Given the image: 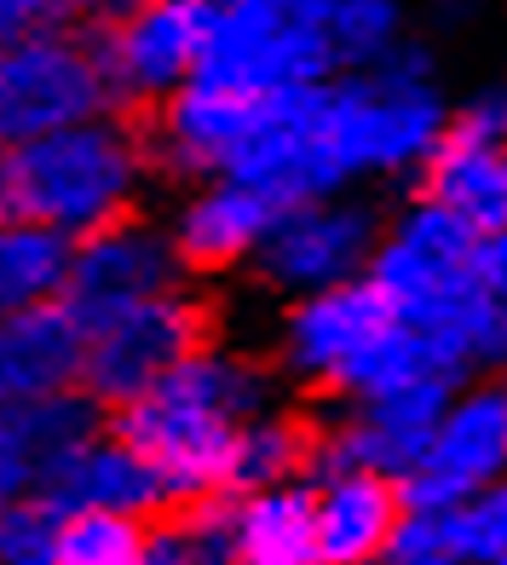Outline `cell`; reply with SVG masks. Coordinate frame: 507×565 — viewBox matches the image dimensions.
<instances>
[{
    "label": "cell",
    "mask_w": 507,
    "mask_h": 565,
    "mask_svg": "<svg viewBox=\"0 0 507 565\" xmlns=\"http://www.w3.org/2000/svg\"><path fill=\"white\" fill-rule=\"evenodd\" d=\"M82 347L87 318L64 295L7 318L0 323V409L82 393Z\"/></svg>",
    "instance_id": "cell-15"
},
{
    "label": "cell",
    "mask_w": 507,
    "mask_h": 565,
    "mask_svg": "<svg viewBox=\"0 0 507 565\" xmlns=\"http://www.w3.org/2000/svg\"><path fill=\"white\" fill-rule=\"evenodd\" d=\"M110 110L116 98L87 30H53L0 46V157Z\"/></svg>",
    "instance_id": "cell-7"
},
{
    "label": "cell",
    "mask_w": 507,
    "mask_h": 565,
    "mask_svg": "<svg viewBox=\"0 0 507 565\" xmlns=\"http://www.w3.org/2000/svg\"><path fill=\"white\" fill-rule=\"evenodd\" d=\"M0 220H12V214H7V179H0Z\"/></svg>",
    "instance_id": "cell-31"
},
{
    "label": "cell",
    "mask_w": 507,
    "mask_h": 565,
    "mask_svg": "<svg viewBox=\"0 0 507 565\" xmlns=\"http://www.w3.org/2000/svg\"><path fill=\"white\" fill-rule=\"evenodd\" d=\"M450 393L455 387L421 381V387H392V393L352 398V404H312L317 409L312 479H323V473H387V479L416 473Z\"/></svg>",
    "instance_id": "cell-9"
},
{
    "label": "cell",
    "mask_w": 507,
    "mask_h": 565,
    "mask_svg": "<svg viewBox=\"0 0 507 565\" xmlns=\"http://www.w3.org/2000/svg\"><path fill=\"white\" fill-rule=\"evenodd\" d=\"M501 565H507V559H501Z\"/></svg>",
    "instance_id": "cell-33"
},
{
    "label": "cell",
    "mask_w": 507,
    "mask_h": 565,
    "mask_svg": "<svg viewBox=\"0 0 507 565\" xmlns=\"http://www.w3.org/2000/svg\"><path fill=\"white\" fill-rule=\"evenodd\" d=\"M214 18L219 0H133L105 30H87L116 110L150 116L157 105H168L208 53Z\"/></svg>",
    "instance_id": "cell-8"
},
{
    "label": "cell",
    "mask_w": 507,
    "mask_h": 565,
    "mask_svg": "<svg viewBox=\"0 0 507 565\" xmlns=\"http://www.w3.org/2000/svg\"><path fill=\"white\" fill-rule=\"evenodd\" d=\"M335 46L317 23L271 18L254 7H219L208 30V53H202L191 82H214L231 93H294V87H323L335 82Z\"/></svg>",
    "instance_id": "cell-11"
},
{
    "label": "cell",
    "mask_w": 507,
    "mask_h": 565,
    "mask_svg": "<svg viewBox=\"0 0 507 565\" xmlns=\"http://www.w3.org/2000/svg\"><path fill=\"white\" fill-rule=\"evenodd\" d=\"M69 243L30 220H0V323L64 295Z\"/></svg>",
    "instance_id": "cell-20"
},
{
    "label": "cell",
    "mask_w": 507,
    "mask_h": 565,
    "mask_svg": "<svg viewBox=\"0 0 507 565\" xmlns=\"http://www.w3.org/2000/svg\"><path fill=\"white\" fill-rule=\"evenodd\" d=\"M398 318L387 312L364 277L341 282V289H317L283 300L271 318V341L260 347L271 358V370L283 375V387L300 404H341L358 358L387 335Z\"/></svg>",
    "instance_id": "cell-5"
},
{
    "label": "cell",
    "mask_w": 507,
    "mask_h": 565,
    "mask_svg": "<svg viewBox=\"0 0 507 565\" xmlns=\"http://www.w3.org/2000/svg\"><path fill=\"white\" fill-rule=\"evenodd\" d=\"M30 491L53 513H127V520H162L173 513L157 468L105 427H93L87 439L64 445L53 461H41Z\"/></svg>",
    "instance_id": "cell-13"
},
{
    "label": "cell",
    "mask_w": 507,
    "mask_h": 565,
    "mask_svg": "<svg viewBox=\"0 0 507 565\" xmlns=\"http://www.w3.org/2000/svg\"><path fill=\"white\" fill-rule=\"evenodd\" d=\"M180 260H173L162 214H127L93 237L69 243V271H64V300L82 318L116 312V306L150 300L162 289H180Z\"/></svg>",
    "instance_id": "cell-14"
},
{
    "label": "cell",
    "mask_w": 507,
    "mask_h": 565,
    "mask_svg": "<svg viewBox=\"0 0 507 565\" xmlns=\"http://www.w3.org/2000/svg\"><path fill=\"white\" fill-rule=\"evenodd\" d=\"M64 513H53L35 491H23L18 502L0 508V565H46V548H53Z\"/></svg>",
    "instance_id": "cell-25"
},
{
    "label": "cell",
    "mask_w": 507,
    "mask_h": 565,
    "mask_svg": "<svg viewBox=\"0 0 507 565\" xmlns=\"http://www.w3.org/2000/svg\"><path fill=\"white\" fill-rule=\"evenodd\" d=\"M312 456H317V409L300 404V398H283L277 409L254 416L237 433L225 497L266 491V484H289V479H312Z\"/></svg>",
    "instance_id": "cell-19"
},
{
    "label": "cell",
    "mask_w": 507,
    "mask_h": 565,
    "mask_svg": "<svg viewBox=\"0 0 507 565\" xmlns=\"http://www.w3.org/2000/svg\"><path fill=\"white\" fill-rule=\"evenodd\" d=\"M150 525L157 520H127V513H64L46 565H144Z\"/></svg>",
    "instance_id": "cell-22"
},
{
    "label": "cell",
    "mask_w": 507,
    "mask_h": 565,
    "mask_svg": "<svg viewBox=\"0 0 507 565\" xmlns=\"http://www.w3.org/2000/svg\"><path fill=\"white\" fill-rule=\"evenodd\" d=\"M380 225H387V209H380L369 191L289 202V209H277L248 277L260 282L271 300H300V295H317V289H341V282L369 271Z\"/></svg>",
    "instance_id": "cell-6"
},
{
    "label": "cell",
    "mask_w": 507,
    "mask_h": 565,
    "mask_svg": "<svg viewBox=\"0 0 507 565\" xmlns=\"http://www.w3.org/2000/svg\"><path fill=\"white\" fill-rule=\"evenodd\" d=\"M450 121V93L439 82V53L410 30L380 64L341 70L317 93V134L352 191L410 185L439 150Z\"/></svg>",
    "instance_id": "cell-2"
},
{
    "label": "cell",
    "mask_w": 507,
    "mask_h": 565,
    "mask_svg": "<svg viewBox=\"0 0 507 565\" xmlns=\"http://www.w3.org/2000/svg\"><path fill=\"white\" fill-rule=\"evenodd\" d=\"M219 7H254V12H271V18H294V23H323L335 18L341 0H219Z\"/></svg>",
    "instance_id": "cell-29"
},
{
    "label": "cell",
    "mask_w": 507,
    "mask_h": 565,
    "mask_svg": "<svg viewBox=\"0 0 507 565\" xmlns=\"http://www.w3.org/2000/svg\"><path fill=\"white\" fill-rule=\"evenodd\" d=\"M380 565H455L444 513H403V525L392 536V548L380 554Z\"/></svg>",
    "instance_id": "cell-26"
},
{
    "label": "cell",
    "mask_w": 507,
    "mask_h": 565,
    "mask_svg": "<svg viewBox=\"0 0 507 565\" xmlns=\"http://www.w3.org/2000/svg\"><path fill=\"white\" fill-rule=\"evenodd\" d=\"M294 398L283 387V375L271 370L266 352L237 347V341H214L196 358H185L180 370H168L150 393L133 404H121L110 422L116 439L133 445L150 468H157L162 491L173 508L225 497L231 484V456H237V433Z\"/></svg>",
    "instance_id": "cell-1"
},
{
    "label": "cell",
    "mask_w": 507,
    "mask_h": 565,
    "mask_svg": "<svg viewBox=\"0 0 507 565\" xmlns=\"http://www.w3.org/2000/svg\"><path fill=\"white\" fill-rule=\"evenodd\" d=\"M23 491H30V468H18V461H12L7 450H0V508L18 502Z\"/></svg>",
    "instance_id": "cell-30"
},
{
    "label": "cell",
    "mask_w": 507,
    "mask_h": 565,
    "mask_svg": "<svg viewBox=\"0 0 507 565\" xmlns=\"http://www.w3.org/2000/svg\"><path fill=\"white\" fill-rule=\"evenodd\" d=\"M473 271H478V289L490 300L507 306V225L490 231V237H478V254H473Z\"/></svg>",
    "instance_id": "cell-28"
},
{
    "label": "cell",
    "mask_w": 507,
    "mask_h": 565,
    "mask_svg": "<svg viewBox=\"0 0 507 565\" xmlns=\"http://www.w3.org/2000/svg\"><path fill=\"white\" fill-rule=\"evenodd\" d=\"M403 491L387 473H323L312 479L317 565H380L403 525Z\"/></svg>",
    "instance_id": "cell-16"
},
{
    "label": "cell",
    "mask_w": 507,
    "mask_h": 565,
    "mask_svg": "<svg viewBox=\"0 0 507 565\" xmlns=\"http://www.w3.org/2000/svg\"><path fill=\"white\" fill-rule=\"evenodd\" d=\"M219 335H225L219 289H196V282L116 306V312H98L87 318L82 398H93L105 416H116L121 404L150 393L168 370H180L185 358L214 347Z\"/></svg>",
    "instance_id": "cell-4"
},
{
    "label": "cell",
    "mask_w": 507,
    "mask_h": 565,
    "mask_svg": "<svg viewBox=\"0 0 507 565\" xmlns=\"http://www.w3.org/2000/svg\"><path fill=\"white\" fill-rule=\"evenodd\" d=\"M416 30V12L403 0H341L335 18L323 23L341 70H369Z\"/></svg>",
    "instance_id": "cell-23"
},
{
    "label": "cell",
    "mask_w": 507,
    "mask_h": 565,
    "mask_svg": "<svg viewBox=\"0 0 507 565\" xmlns=\"http://www.w3.org/2000/svg\"><path fill=\"white\" fill-rule=\"evenodd\" d=\"M496 479H507V381L501 375L467 381V387L450 393L433 439H427V456L416 461V473L398 479V491L410 513H444Z\"/></svg>",
    "instance_id": "cell-10"
},
{
    "label": "cell",
    "mask_w": 507,
    "mask_h": 565,
    "mask_svg": "<svg viewBox=\"0 0 507 565\" xmlns=\"http://www.w3.org/2000/svg\"><path fill=\"white\" fill-rule=\"evenodd\" d=\"M271 220H277V202L266 191L242 185V179L180 185L173 209L162 214L180 277L196 282V289H219V282H231V277H248Z\"/></svg>",
    "instance_id": "cell-12"
},
{
    "label": "cell",
    "mask_w": 507,
    "mask_h": 565,
    "mask_svg": "<svg viewBox=\"0 0 507 565\" xmlns=\"http://www.w3.org/2000/svg\"><path fill=\"white\" fill-rule=\"evenodd\" d=\"M93 427H105V409L82 393H58V398H35V404H7L0 409V450H7L18 468H35L53 461L64 445L87 439Z\"/></svg>",
    "instance_id": "cell-21"
},
{
    "label": "cell",
    "mask_w": 507,
    "mask_h": 565,
    "mask_svg": "<svg viewBox=\"0 0 507 565\" xmlns=\"http://www.w3.org/2000/svg\"><path fill=\"white\" fill-rule=\"evenodd\" d=\"M410 191L450 209L478 237H490V231L507 225V145L501 139H467V134H450L444 127L439 150L421 162Z\"/></svg>",
    "instance_id": "cell-17"
},
{
    "label": "cell",
    "mask_w": 507,
    "mask_h": 565,
    "mask_svg": "<svg viewBox=\"0 0 507 565\" xmlns=\"http://www.w3.org/2000/svg\"><path fill=\"white\" fill-rule=\"evenodd\" d=\"M403 7H427V0H403Z\"/></svg>",
    "instance_id": "cell-32"
},
{
    "label": "cell",
    "mask_w": 507,
    "mask_h": 565,
    "mask_svg": "<svg viewBox=\"0 0 507 565\" xmlns=\"http://www.w3.org/2000/svg\"><path fill=\"white\" fill-rule=\"evenodd\" d=\"M231 502V565H317L312 479L266 484Z\"/></svg>",
    "instance_id": "cell-18"
},
{
    "label": "cell",
    "mask_w": 507,
    "mask_h": 565,
    "mask_svg": "<svg viewBox=\"0 0 507 565\" xmlns=\"http://www.w3.org/2000/svg\"><path fill=\"white\" fill-rule=\"evenodd\" d=\"M485 12H490V0H427L416 30L421 35H455V30H467V23H478Z\"/></svg>",
    "instance_id": "cell-27"
},
{
    "label": "cell",
    "mask_w": 507,
    "mask_h": 565,
    "mask_svg": "<svg viewBox=\"0 0 507 565\" xmlns=\"http://www.w3.org/2000/svg\"><path fill=\"white\" fill-rule=\"evenodd\" d=\"M444 536L455 565H501L507 559V479L444 508Z\"/></svg>",
    "instance_id": "cell-24"
},
{
    "label": "cell",
    "mask_w": 507,
    "mask_h": 565,
    "mask_svg": "<svg viewBox=\"0 0 507 565\" xmlns=\"http://www.w3.org/2000/svg\"><path fill=\"white\" fill-rule=\"evenodd\" d=\"M501 381H507V375H501Z\"/></svg>",
    "instance_id": "cell-34"
},
{
    "label": "cell",
    "mask_w": 507,
    "mask_h": 565,
    "mask_svg": "<svg viewBox=\"0 0 507 565\" xmlns=\"http://www.w3.org/2000/svg\"><path fill=\"white\" fill-rule=\"evenodd\" d=\"M7 179V214L82 243L127 214H144V196L162 185L157 157L144 139V116H93L64 134H46L23 150L0 157Z\"/></svg>",
    "instance_id": "cell-3"
}]
</instances>
